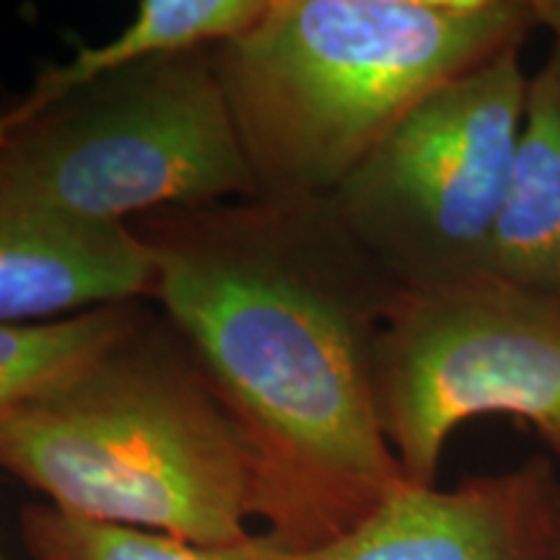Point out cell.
Instances as JSON below:
<instances>
[{"label":"cell","mask_w":560,"mask_h":560,"mask_svg":"<svg viewBox=\"0 0 560 560\" xmlns=\"http://www.w3.org/2000/svg\"><path fill=\"white\" fill-rule=\"evenodd\" d=\"M130 229L153 257L151 301L240 431L272 540L325 548L408 482L376 400V346L402 289L330 198L257 192Z\"/></svg>","instance_id":"6da1fadb"},{"label":"cell","mask_w":560,"mask_h":560,"mask_svg":"<svg viewBox=\"0 0 560 560\" xmlns=\"http://www.w3.org/2000/svg\"><path fill=\"white\" fill-rule=\"evenodd\" d=\"M535 30V0H268L210 55L257 192L327 198L410 109Z\"/></svg>","instance_id":"7a4b0ae2"},{"label":"cell","mask_w":560,"mask_h":560,"mask_svg":"<svg viewBox=\"0 0 560 560\" xmlns=\"http://www.w3.org/2000/svg\"><path fill=\"white\" fill-rule=\"evenodd\" d=\"M140 0L122 32L81 47L0 112V195L91 221L257 195L210 47Z\"/></svg>","instance_id":"3957f363"},{"label":"cell","mask_w":560,"mask_h":560,"mask_svg":"<svg viewBox=\"0 0 560 560\" xmlns=\"http://www.w3.org/2000/svg\"><path fill=\"white\" fill-rule=\"evenodd\" d=\"M0 467L81 520L195 545L252 535L240 431L149 301L107 350L0 423Z\"/></svg>","instance_id":"277c9868"},{"label":"cell","mask_w":560,"mask_h":560,"mask_svg":"<svg viewBox=\"0 0 560 560\" xmlns=\"http://www.w3.org/2000/svg\"><path fill=\"white\" fill-rule=\"evenodd\" d=\"M520 50L433 91L327 195L353 242L402 291L488 270L527 104Z\"/></svg>","instance_id":"5b68a950"},{"label":"cell","mask_w":560,"mask_h":560,"mask_svg":"<svg viewBox=\"0 0 560 560\" xmlns=\"http://www.w3.org/2000/svg\"><path fill=\"white\" fill-rule=\"evenodd\" d=\"M376 400L410 486H436L446 439L488 412L527 420L560 457V306L490 272L400 291Z\"/></svg>","instance_id":"8992f818"},{"label":"cell","mask_w":560,"mask_h":560,"mask_svg":"<svg viewBox=\"0 0 560 560\" xmlns=\"http://www.w3.org/2000/svg\"><path fill=\"white\" fill-rule=\"evenodd\" d=\"M560 478L548 457L454 490L405 482L325 548L296 560H558Z\"/></svg>","instance_id":"52a82bcc"},{"label":"cell","mask_w":560,"mask_h":560,"mask_svg":"<svg viewBox=\"0 0 560 560\" xmlns=\"http://www.w3.org/2000/svg\"><path fill=\"white\" fill-rule=\"evenodd\" d=\"M153 257L130 223L91 221L0 195V325L151 301Z\"/></svg>","instance_id":"ba28073f"},{"label":"cell","mask_w":560,"mask_h":560,"mask_svg":"<svg viewBox=\"0 0 560 560\" xmlns=\"http://www.w3.org/2000/svg\"><path fill=\"white\" fill-rule=\"evenodd\" d=\"M535 13L552 47L529 75L511 192L486 272L560 306V0H535Z\"/></svg>","instance_id":"9c48e42d"},{"label":"cell","mask_w":560,"mask_h":560,"mask_svg":"<svg viewBox=\"0 0 560 560\" xmlns=\"http://www.w3.org/2000/svg\"><path fill=\"white\" fill-rule=\"evenodd\" d=\"M143 304L128 301L62 319L0 325V423L107 350L138 319Z\"/></svg>","instance_id":"30bf717a"},{"label":"cell","mask_w":560,"mask_h":560,"mask_svg":"<svg viewBox=\"0 0 560 560\" xmlns=\"http://www.w3.org/2000/svg\"><path fill=\"white\" fill-rule=\"evenodd\" d=\"M24 537L37 560H296L268 532L231 545H195L161 532L81 520L52 506L26 511Z\"/></svg>","instance_id":"8fae6325"},{"label":"cell","mask_w":560,"mask_h":560,"mask_svg":"<svg viewBox=\"0 0 560 560\" xmlns=\"http://www.w3.org/2000/svg\"><path fill=\"white\" fill-rule=\"evenodd\" d=\"M558 560H560V550H558Z\"/></svg>","instance_id":"7c38bea8"},{"label":"cell","mask_w":560,"mask_h":560,"mask_svg":"<svg viewBox=\"0 0 560 560\" xmlns=\"http://www.w3.org/2000/svg\"><path fill=\"white\" fill-rule=\"evenodd\" d=\"M0 560H5V558H3V556H0Z\"/></svg>","instance_id":"4fadbf2b"}]
</instances>
